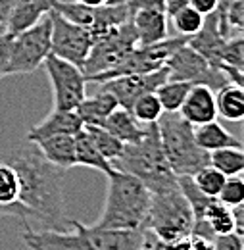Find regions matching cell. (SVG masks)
Masks as SVG:
<instances>
[{
	"label": "cell",
	"mask_w": 244,
	"mask_h": 250,
	"mask_svg": "<svg viewBox=\"0 0 244 250\" xmlns=\"http://www.w3.org/2000/svg\"><path fill=\"white\" fill-rule=\"evenodd\" d=\"M20 175V204L23 208V221H41L44 229L67 227L63 204V173L41 154L35 143L23 141L6 150Z\"/></svg>",
	"instance_id": "6da1fadb"
},
{
	"label": "cell",
	"mask_w": 244,
	"mask_h": 250,
	"mask_svg": "<svg viewBox=\"0 0 244 250\" xmlns=\"http://www.w3.org/2000/svg\"><path fill=\"white\" fill-rule=\"evenodd\" d=\"M67 229H33L25 223L21 241L29 250H139L142 243L141 231L104 229L67 219Z\"/></svg>",
	"instance_id": "7a4b0ae2"
},
{
	"label": "cell",
	"mask_w": 244,
	"mask_h": 250,
	"mask_svg": "<svg viewBox=\"0 0 244 250\" xmlns=\"http://www.w3.org/2000/svg\"><path fill=\"white\" fill-rule=\"evenodd\" d=\"M150 208V190L141 179L120 169L108 173V192L96 227L141 231Z\"/></svg>",
	"instance_id": "3957f363"
},
{
	"label": "cell",
	"mask_w": 244,
	"mask_h": 250,
	"mask_svg": "<svg viewBox=\"0 0 244 250\" xmlns=\"http://www.w3.org/2000/svg\"><path fill=\"white\" fill-rule=\"evenodd\" d=\"M112 167L135 175L150 192L165 190L177 185V175L171 171L165 160L156 124H150L141 141L125 145L120 158L112 162Z\"/></svg>",
	"instance_id": "277c9868"
},
{
	"label": "cell",
	"mask_w": 244,
	"mask_h": 250,
	"mask_svg": "<svg viewBox=\"0 0 244 250\" xmlns=\"http://www.w3.org/2000/svg\"><path fill=\"white\" fill-rule=\"evenodd\" d=\"M156 125L165 160L177 177L194 175L210 164V152L198 146L194 127L179 112H163Z\"/></svg>",
	"instance_id": "5b68a950"
},
{
	"label": "cell",
	"mask_w": 244,
	"mask_h": 250,
	"mask_svg": "<svg viewBox=\"0 0 244 250\" xmlns=\"http://www.w3.org/2000/svg\"><path fill=\"white\" fill-rule=\"evenodd\" d=\"M194 216L179 183L175 187L150 192V208L144 229L162 241L186 239L192 233Z\"/></svg>",
	"instance_id": "8992f818"
},
{
	"label": "cell",
	"mask_w": 244,
	"mask_h": 250,
	"mask_svg": "<svg viewBox=\"0 0 244 250\" xmlns=\"http://www.w3.org/2000/svg\"><path fill=\"white\" fill-rule=\"evenodd\" d=\"M50 18L44 16L35 25L12 35L6 75H29L50 54Z\"/></svg>",
	"instance_id": "52a82bcc"
},
{
	"label": "cell",
	"mask_w": 244,
	"mask_h": 250,
	"mask_svg": "<svg viewBox=\"0 0 244 250\" xmlns=\"http://www.w3.org/2000/svg\"><path fill=\"white\" fill-rule=\"evenodd\" d=\"M137 44H139L137 33L133 29L131 21H125L120 27L110 29L108 33L96 37L92 41L91 52L81 67L85 77H87V83L94 75H100V73L112 69Z\"/></svg>",
	"instance_id": "ba28073f"
},
{
	"label": "cell",
	"mask_w": 244,
	"mask_h": 250,
	"mask_svg": "<svg viewBox=\"0 0 244 250\" xmlns=\"http://www.w3.org/2000/svg\"><path fill=\"white\" fill-rule=\"evenodd\" d=\"M44 71L50 79L54 108L56 110H75L81 100L87 96V77L81 67L75 63L65 62L52 52L42 62Z\"/></svg>",
	"instance_id": "9c48e42d"
},
{
	"label": "cell",
	"mask_w": 244,
	"mask_h": 250,
	"mask_svg": "<svg viewBox=\"0 0 244 250\" xmlns=\"http://www.w3.org/2000/svg\"><path fill=\"white\" fill-rule=\"evenodd\" d=\"M165 71H167V79L171 81H186L192 85H208L210 89H221L223 85H227V77L214 67L206 58H202L192 46H188V42L181 44L165 62Z\"/></svg>",
	"instance_id": "30bf717a"
},
{
	"label": "cell",
	"mask_w": 244,
	"mask_h": 250,
	"mask_svg": "<svg viewBox=\"0 0 244 250\" xmlns=\"http://www.w3.org/2000/svg\"><path fill=\"white\" fill-rule=\"evenodd\" d=\"M50 50L54 56H58L65 62L75 63L77 67H83L91 52L94 37L89 29L65 20L58 12H50Z\"/></svg>",
	"instance_id": "8fae6325"
},
{
	"label": "cell",
	"mask_w": 244,
	"mask_h": 250,
	"mask_svg": "<svg viewBox=\"0 0 244 250\" xmlns=\"http://www.w3.org/2000/svg\"><path fill=\"white\" fill-rule=\"evenodd\" d=\"M131 25L139 44H152L167 37V12L163 0H127Z\"/></svg>",
	"instance_id": "7c38bea8"
},
{
	"label": "cell",
	"mask_w": 244,
	"mask_h": 250,
	"mask_svg": "<svg viewBox=\"0 0 244 250\" xmlns=\"http://www.w3.org/2000/svg\"><path fill=\"white\" fill-rule=\"evenodd\" d=\"M163 81H167V71H165V67H160V69L148 71V73H131V75L114 77L104 83H98V87L114 94V98L118 100V104L122 108L131 110V106L135 104L137 98H141L142 94L156 93V89Z\"/></svg>",
	"instance_id": "4fadbf2b"
},
{
	"label": "cell",
	"mask_w": 244,
	"mask_h": 250,
	"mask_svg": "<svg viewBox=\"0 0 244 250\" xmlns=\"http://www.w3.org/2000/svg\"><path fill=\"white\" fill-rule=\"evenodd\" d=\"M179 114L192 127L217 120V106H215V91L208 85H192L184 98Z\"/></svg>",
	"instance_id": "5bb4252c"
},
{
	"label": "cell",
	"mask_w": 244,
	"mask_h": 250,
	"mask_svg": "<svg viewBox=\"0 0 244 250\" xmlns=\"http://www.w3.org/2000/svg\"><path fill=\"white\" fill-rule=\"evenodd\" d=\"M83 122L77 116L75 110H52L42 122L37 125H31L27 129V137L25 141L31 143H39L46 137H54V135H75L77 131H81Z\"/></svg>",
	"instance_id": "9a60e30c"
},
{
	"label": "cell",
	"mask_w": 244,
	"mask_h": 250,
	"mask_svg": "<svg viewBox=\"0 0 244 250\" xmlns=\"http://www.w3.org/2000/svg\"><path fill=\"white\" fill-rule=\"evenodd\" d=\"M54 2L56 0H14L12 12L6 21V33L16 35L35 25L54 10Z\"/></svg>",
	"instance_id": "2e32d148"
},
{
	"label": "cell",
	"mask_w": 244,
	"mask_h": 250,
	"mask_svg": "<svg viewBox=\"0 0 244 250\" xmlns=\"http://www.w3.org/2000/svg\"><path fill=\"white\" fill-rule=\"evenodd\" d=\"M106 131H110L114 137H118L123 145L129 143H137L144 137V133L148 131L150 124H141L129 110H125L122 106H118L108 118L106 122L100 125Z\"/></svg>",
	"instance_id": "e0dca14e"
},
{
	"label": "cell",
	"mask_w": 244,
	"mask_h": 250,
	"mask_svg": "<svg viewBox=\"0 0 244 250\" xmlns=\"http://www.w3.org/2000/svg\"><path fill=\"white\" fill-rule=\"evenodd\" d=\"M41 154L46 158L50 164L58 166L61 169H69L77 166L75 160V135H54L46 137L39 143H35Z\"/></svg>",
	"instance_id": "ac0fdd59"
},
{
	"label": "cell",
	"mask_w": 244,
	"mask_h": 250,
	"mask_svg": "<svg viewBox=\"0 0 244 250\" xmlns=\"http://www.w3.org/2000/svg\"><path fill=\"white\" fill-rule=\"evenodd\" d=\"M118 100L114 98V94L108 91L100 89L92 94V96H85L81 100V104L75 108L77 116L81 118L83 125H102L106 122V118L118 108Z\"/></svg>",
	"instance_id": "d6986e66"
},
{
	"label": "cell",
	"mask_w": 244,
	"mask_h": 250,
	"mask_svg": "<svg viewBox=\"0 0 244 250\" xmlns=\"http://www.w3.org/2000/svg\"><path fill=\"white\" fill-rule=\"evenodd\" d=\"M194 139H196L198 146H202L208 152L217 150V148H225V146L243 148L241 139H237L235 135H231L217 120L208 122V124L196 125L194 127Z\"/></svg>",
	"instance_id": "ffe728a7"
},
{
	"label": "cell",
	"mask_w": 244,
	"mask_h": 250,
	"mask_svg": "<svg viewBox=\"0 0 244 250\" xmlns=\"http://www.w3.org/2000/svg\"><path fill=\"white\" fill-rule=\"evenodd\" d=\"M217 116H223L229 122H241L244 118V91L241 85L227 83L215 91Z\"/></svg>",
	"instance_id": "44dd1931"
},
{
	"label": "cell",
	"mask_w": 244,
	"mask_h": 250,
	"mask_svg": "<svg viewBox=\"0 0 244 250\" xmlns=\"http://www.w3.org/2000/svg\"><path fill=\"white\" fill-rule=\"evenodd\" d=\"M75 160H77V166L92 167V169L102 171L106 175L114 169L112 164L102 156L100 150L94 146V143L91 141V137L85 133L83 127H81V131L75 133Z\"/></svg>",
	"instance_id": "7402d4cb"
},
{
	"label": "cell",
	"mask_w": 244,
	"mask_h": 250,
	"mask_svg": "<svg viewBox=\"0 0 244 250\" xmlns=\"http://www.w3.org/2000/svg\"><path fill=\"white\" fill-rule=\"evenodd\" d=\"M200 221H206L210 225V229L214 231V235H223V233H231L235 231V218H233V210L229 206H225L217 196H214L204 212V216ZM196 223V221H194Z\"/></svg>",
	"instance_id": "603a6c76"
},
{
	"label": "cell",
	"mask_w": 244,
	"mask_h": 250,
	"mask_svg": "<svg viewBox=\"0 0 244 250\" xmlns=\"http://www.w3.org/2000/svg\"><path fill=\"white\" fill-rule=\"evenodd\" d=\"M210 166L219 169L225 177L231 175H241L244 171V154L243 148L235 146H225L210 152Z\"/></svg>",
	"instance_id": "cb8c5ba5"
},
{
	"label": "cell",
	"mask_w": 244,
	"mask_h": 250,
	"mask_svg": "<svg viewBox=\"0 0 244 250\" xmlns=\"http://www.w3.org/2000/svg\"><path fill=\"white\" fill-rule=\"evenodd\" d=\"M83 129H85V133L91 137L94 146L100 150V154L106 158L110 164L120 158L125 145H123L118 137H114L110 131H106V129L100 127V125H83Z\"/></svg>",
	"instance_id": "d4e9b609"
},
{
	"label": "cell",
	"mask_w": 244,
	"mask_h": 250,
	"mask_svg": "<svg viewBox=\"0 0 244 250\" xmlns=\"http://www.w3.org/2000/svg\"><path fill=\"white\" fill-rule=\"evenodd\" d=\"M190 87H192V83H186V81H171V79L163 81L156 89V96H158L163 112H179Z\"/></svg>",
	"instance_id": "484cf974"
},
{
	"label": "cell",
	"mask_w": 244,
	"mask_h": 250,
	"mask_svg": "<svg viewBox=\"0 0 244 250\" xmlns=\"http://www.w3.org/2000/svg\"><path fill=\"white\" fill-rule=\"evenodd\" d=\"M175 29L181 33L183 37H192L202 29L204 21H206V16H202L200 12H196L192 6H183L179 8L175 14L169 16Z\"/></svg>",
	"instance_id": "4316f807"
},
{
	"label": "cell",
	"mask_w": 244,
	"mask_h": 250,
	"mask_svg": "<svg viewBox=\"0 0 244 250\" xmlns=\"http://www.w3.org/2000/svg\"><path fill=\"white\" fill-rule=\"evenodd\" d=\"M129 112L141 124H156L160 120V116L163 114V108H162V104H160L156 93H148V94H142L141 98H137Z\"/></svg>",
	"instance_id": "83f0119b"
},
{
	"label": "cell",
	"mask_w": 244,
	"mask_h": 250,
	"mask_svg": "<svg viewBox=\"0 0 244 250\" xmlns=\"http://www.w3.org/2000/svg\"><path fill=\"white\" fill-rule=\"evenodd\" d=\"M190 177H192L194 185L198 187V190L208 194V196H217L221 187H223V183H225V179H227L219 169H215L214 166H210V164L204 166L202 169H198Z\"/></svg>",
	"instance_id": "f1b7e54d"
},
{
	"label": "cell",
	"mask_w": 244,
	"mask_h": 250,
	"mask_svg": "<svg viewBox=\"0 0 244 250\" xmlns=\"http://www.w3.org/2000/svg\"><path fill=\"white\" fill-rule=\"evenodd\" d=\"M217 198H219L225 206H229V208L244 204L243 177H241V175H231V177H227L225 183H223V187H221V190H219V194H217Z\"/></svg>",
	"instance_id": "f546056e"
},
{
	"label": "cell",
	"mask_w": 244,
	"mask_h": 250,
	"mask_svg": "<svg viewBox=\"0 0 244 250\" xmlns=\"http://www.w3.org/2000/svg\"><path fill=\"white\" fill-rule=\"evenodd\" d=\"M244 50H243V37L241 35H235L231 39H227L223 50H221V62L219 65H233V67H239L243 69L244 65ZM217 65V67H219Z\"/></svg>",
	"instance_id": "4dcf8cb0"
},
{
	"label": "cell",
	"mask_w": 244,
	"mask_h": 250,
	"mask_svg": "<svg viewBox=\"0 0 244 250\" xmlns=\"http://www.w3.org/2000/svg\"><path fill=\"white\" fill-rule=\"evenodd\" d=\"M214 249L215 250H244L243 235H239V233H235V231L223 233V235H215Z\"/></svg>",
	"instance_id": "1f68e13d"
},
{
	"label": "cell",
	"mask_w": 244,
	"mask_h": 250,
	"mask_svg": "<svg viewBox=\"0 0 244 250\" xmlns=\"http://www.w3.org/2000/svg\"><path fill=\"white\" fill-rule=\"evenodd\" d=\"M10 44H12V35H2L0 37V79L6 77V67L10 60Z\"/></svg>",
	"instance_id": "d6a6232c"
},
{
	"label": "cell",
	"mask_w": 244,
	"mask_h": 250,
	"mask_svg": "<svg viewBox=\"0 0 244 250\" xmlns=\"http://www.w3.org/2000/svg\"><path fill=\"white\" fill-rule=\"evenodd\" d=\"M188 6H192L202 16H210L219 8V0H188Z\"/></svg>",
	"instance_id": "836d02e7"
},
{
	"label": "cell",
	"mask_w": 244,
	"mask_h": 250,
	"mask_svg": "<svg viewBox=\"0 0 244 250\" xmlns=\"http://www.w3.org/2000/svg\"><path fill=\"white\" fill-rule=\"evenodd\" d=\"M160 243H162V239H158L148 229H142V243H141L139 250H160Z\"/></svg>",
	"instance_id": "e575fe53"
},
{
	"label": "cell",
	"mask_w": 244,
	"mask_h": 250,
	"mask_svg": "<svg viewBox=\"0 0 244 250\" xmlns=\"http://www.w3.org/2000/svg\"><path fill=\"white\" fill-rule=\"evenodd\" d=\"M190 250H215L214 249V239H206L200 235H190Z\"/></svg>",
	"instance_id": "d590c367"
},
{
	"label": "cell",
	"mask_w": 244,
	"mask_h": 250,
	"mask_svg": "<svg viewBox=\"0 0 244 250\" xmlns=\"http://www.w3.org/2000/svg\"><path fill=\"white\" fill-rule=\"evenodd\" d=\"M160 250H190V241L186 239H177V241H162Z\"/></svg>",
	"instance_id": "8d00e7d4"
},
{
	"label": "cell",
	"mask_w": 244,
	"mask_h": 250,
	"mask_svg": "<svg viewBox=\"0 0 244 250\" xmlns=\"http://www.w3.org/2000/svg\"><path fill=\"white\" fill-rule=\"evenodd\" d=\"M163 6H165L167 16H171V14H175L179 8L188 6V0H163Z\"/></svg>",
	"instance_id": "74e56055"
},
{
	"label": "cell",
	"mask_w": 244,
	"mask_h": 250,
	"mask_svg": "<svg viewBox=\"0 0 244 250\" xmlns=\"http://www.w3.org/2000/svg\"><path fill=\"white\" fill-rule=\"evenodd\" d=\"M12 6H14V0H0V23L6 25L8 16L12 12Z\"/></svg>",
	"instance_id": "f35d334b"
},
{
	"label": "cell",
	"mask_w": 244,
	"mask_h": 250,
	"mask_svg": "<svg viewBox=\"0 0 244 250\" xmlns=\"http://www.w3.org/2000/svg\"><path fill=\"white\" fill-rule=\"evenodd\" d=\"M75 2L85 4V6H104V4H108L110 0H75Z\"/></svg>",
	"instance_id": "ab89813d"
},
{
	"label": "cell",
	"mask_w": 244,
	"mask_h": 250,
	"mask_svg": "<svg viewBox=\"0 0 244 250\" xmlns=\"http://www.w3.org/2000/svg\"><path fill=\"white\" fill-rule=\"evenodd\" d=\"M125 2H127V0H110L108 4H125Z\"/></svg>",
	"instance_id": "60d3db41"
},
{
	"label": "cell",
	"mask_w": 244,
	"mask_h": 250,
	"mask_svg": "<svg viewBox=\"0 0 244 250\" xmlns=\"http://www.w3.org/2000/svg\"><path fill=\"white\" fill-rule=\"evenodd\" d=\"M2 35H6V25H4V23H0V37H2Z\"/></svg>",
	"instance_id": "b9f144b4"
}]
</instances>
